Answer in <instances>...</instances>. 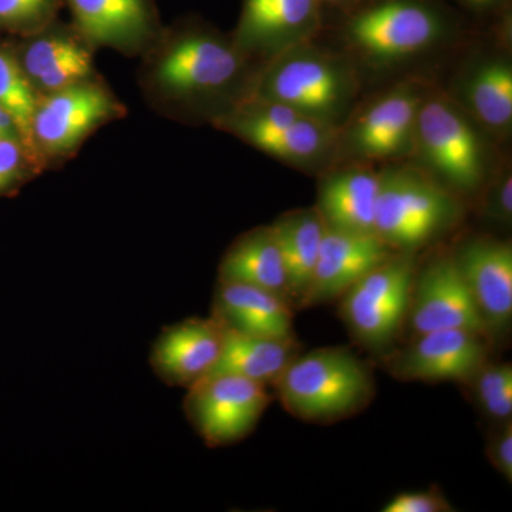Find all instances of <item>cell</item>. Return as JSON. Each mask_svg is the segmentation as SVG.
Instances as JSON below:
<instances>
[{
  "mask_svg": "<svg viewBox=\"0 0 512 512\" xmlns=\"http://www.w3.org/2000/svg\"><path fill=\"white\" fill-rule=\"evenodd\" d=\"M279 399L298 419L329 423L369 403V369L345 349H319L296 356L275 382Z\"/></svg>",
  "mask_w": 512,
  "mask_h": 512,
  "instance_id": "5b68a950",
  "label": "cell"
},
{
  "mask_svg": "<svg viewBox=\"0 0 512 512\" xmlns=\"http://www.w3.org/2000/svg\"><path fill=\"white\" fill-rule=\"evenodd\" d=\"M453 256L488 330L507 328L512 318L510 242L474 238Z\"/></svg>",
  "mask_w": 512,
  "mask_h": 512,
  "instance_id": "d6986e66",
  "label": "cell"
},
{
  "mask_svg": "<svg viewBox=\"0 0 512 512\" xmlns=\"http://www.w3.org/2000/svg\"><path fill=\"white\" fill-rule=\"evenodd\" d=\"M457 2L473 12L488 13L500 8L505 0H457Z\"/></svg>",
  "mask_w": 512,
  "mask_h": 512,
  "instance_id": "836d02e7",
  "label": "cell"
},
{
  "mask_svg": "<svg viewBox=\"0 0 512 512\" xmlns=\"http://www.w3.org/2000/svg\"><path fill=\"white\" fill-rule=\"evenodd\" d=\"M25 37L16 57L37 96L96 77L93 49L72 25L57 19Z\"/></svg>",
  "mask_w": 512,
  "mask_h": 512,
  "instance_id": "2e32d148",
  "label": "cell"
},
{
  "mask_svg": "<svg viewBox=\"0 0 512 512\" xmlns=\"http://www.w3.org/2000/svg\"><path fill=\"white\" fill-rule=\"evenodd\" d=\"M429 87L407 80L357 106L338 127L335 164L413 157L417 119Z\"/></svg>",
  "mask_w": 512,
  "mask_h": 512,
  "instance_id": "52a82bcc",
  "label": "cell"
},
{
  "mask_svg": "<svg viewBox=\"0 0 512 512\" xmlns=\"http://www.w3.org/2000/svg\"><path fill=\"white\" fill-rule=\"evenodd\" d=\"M393 252L376 234H355L326 227L311 286L301 306L308 308L342 298L362 276Z\"/></svg>",
  "mask_w": 512,
  "mask_h": 512,
  "instance_id": "ac0fdd59",
  "label": "cell"
},
{
  "mask_svg": "<svg viewBox=\"0 0 512 512\" xmlns=\"http://www.w3.org/2000/svg\"><path fill=\"white\" fill-rule=\"evenodd\" d=\"M225 329L214 316L190 318L161 330L150 365L161 382L190 389L210 375L224 348Z\"/></svg>",
  "mask_w": 512,
  "mask_h": 512,
  "instance_id": "e0dca14e",
  "label": "cell"
},
{
  "mask_svg": "<svg viewBox=\"0 0 512 512\" xmlns=\"http://www.w3.org/2000/svg\"><path fill=\"white\" fill-rule=\"evenodd\" d=\"M416 279L412 252H393L342 296L346 325L369 349L387 348L407 318Z\"/></svg>",
  "mask_w": 512,
  "mask_h": 512,
  "instance_id": "30bf717a",
  "label": "cell"
},
{
  "mask_svg": "<svg viewBox=\"0 0 512 512\" xmlns=\"http://www.w3.org/2000/svg\"><path fill=\"white\" fill-rule=\"evenodd\" d=\"M212 316L225 329L245 335L295 338L289 302L256 286L218 281Z\"/></svg>",
  "mask_w": 512,
  "mask_h": 512,
  "instance_id": "7402d4cb",
  "label": "cell"
},
{
  "mask_svg": "<svg viewBox=\"0 0 512 512\" xmlns=\"http://www.w3.org/2000/svg\"><path fill=\"white\" fill-rule=\"evenodd\" d=\"M485 192V211L495 221L511 222L512 218V178L507 167L501 168L497 174L490 175Z\"/></svg>",
  "mask_w": 512,
  "mask_h": 512,
  "instance_id": "f546056e",
  "label": "cell"
},
{
  "mask_svg": "<svg viewBox=\"0 0 512 512\" xmlns=\"http://www.w3.org/2000/svg\"><path fill=\"white\" fill-rule=\"evenodd\" d=\"M478 402L488 416L498 421L511 420L512 367L510 363H485L473 377Z\"/></svg>",
  "mask_w": 512,
  "mask_h": 512,
  "instance_id": "83f0119b",
  "label": "cell"
},
{
  "mask_svg": "<svg viewBox=\"0 0 512 512\" xmlns=\"http://www.w3.org/2000/svg\"><path fill=\"white\" fill-rule=\"evenodd\" d=\"M187 390L185 416L208 447L245 439L271 403L264 384L234 375H210Z\"/></svg>",
  "mask_w": 512,
  "mask_h": 512,
  "instance_id": "8fae6325",
  "label": "cell"
},
{
  "mask_svg": "<svg viewBox=\"0 0 512 512\" xmlns=\"http://www.w3.org/2000/svg\"><path fill=\"white\" fill-rule=\"evenodd\" d=\"M214 126L296 167L335 165L338 127L261 100H244Z\"/></svg>",
  "mask_w": 512,
  "mask_h": 512,
  "instance_id": "ba28073f",
  "label": "cell"
},
{
  "mask_svg": "<svg viewBox=\"0 0 512 512\" xmlns=\"http://www.w3.org/2000/svg\"><path fill=\"white\" fill-rule=\"evenodd\" d=\"M484 133L450 94L429 90L417 119L413 151L417 167L458 197L476 194L491 174Z\"/></svg>",
  "mask_w": 512,
  "mask_h": 512,
  "instance_id": "277c9868",
  "label": "cell"
},
{
  "mask_svg": "<svg viewBox=\"0 0 512 512\" xmlns=\"http://www.w3.org/2000/svg\"><path fill=\"white\" fill-rule=\"evenodd\" d=\"M451 505L446 498L434 491L403 493L394 497L383 512H447Z\"/></svg>",
  "mask_w": 512,
  "mask_h": 512,
  "instance_id": "4dcf8cb0",
  "label": "cell"
},
{
  "mask_svg": "<svg viewBox=\"0 0 512 512\" xmlns=\"http://www.w3.org/2000/svg\"><path fill=\"white\" fill-rule=\"evenodd\" d=\"M320 2H322L323 8L328 6V8L333 9L352 10L355 9L356 6L365 3V0H320Z\"/></svg>",
  "mask_w": 512,
  "mask_h": 512,
  "instance_id": "e575fe53",
  "label": "cell"
},
{
  "mask_svg": "<svg viewBox=\"0 0 512 512\" xmlns=\"http://www.w3.org/2000/svg\"><path fill=\"white\" fill-rule=\"evenodd\" d=\"M298 350L295 338H266L225 329L224 348L210 375H234L266 386L278 380Z\"/></svg>",
  "mask_w": 512,
  "mask_h": 512,
  "instance_id": "cb8c5ba5",
  "label": "cell"
},
{
  "mask_svg": "<svg viewBox=\"0 0 512 512\" xmlns=\"http://www.w3.org/2000/svg\"><path fill=\"white\" fill-rule=\"evenodd\" d=\"M144 53L141 87L173 119L214 124L245 100L259 69L232 36L191 20L161 29Z\"/></svg>",
  "mask_w": 512,
  "mask_h": 512,
  "instance_id": "6da1fadb",
  "label": "cell"
},
{
  "mask_svg": "<svg viewBox=\"0 0 512 512\" xmlns=\"http://www.w3.org/2000/svg\"><path fill=\"white\" fill-rule=\"evenodd\" d=\"M454 100L484 128L505 138L512 127V64L505 53H488L473 60L458 77Z\"/></svg>",
  "mask_w": 512,
  "mask_h": 512,
  "instance_id": "44dd1931",
  "label": "cell"
},
{
  "mask_svg": "<svg viewBox=\"0 0 512 512\" xmlns=\"http://www.w3.org/2000/svg\"><path fill=\"white\" fill-rule=\"evenodd\" d=\"M72 26L92 49L136 55L163 29L154 0H63Z\"/></svg>",
  "mask_w": 512,
  "mask_h": 512,
  "instance_id": "5bb4252c",
  "label": "cell"
},
{
  "mask_svg": "<svg viewBox=\"0 0 512 512\" xmlns=\"http://www.w3.org/2000/svg\"><path fill=\"white\" fill-rule=\"evenodd\" d=\"M487 363L484 336L460 329L421 333L393 360L394 375L419 382H468Z\"/></svg>",
  "mask_w": 512,
  "mask_h": 512,
  "instance_id": "9a60e30c",
  "label": "cell"
},
{
  "mask_svg": "<svg viewBox=\"0 0 512 512\" xmlns=\"http://www.w3.org/2000/svg\"><path fill=\"white\" fill-rule=\"evenodd\" d=\"M503 426L495 431L488 444V457L508 483L512 481V424L511 420L501 421Z\"/></svg>",
  "mask_w": 512,
  "mask_h": 512,
  "instance_id": "1f68e13d",
  "label": "cell"
},
{
  "mask_svg": "<svg viewBox=\"0 0 512 512\" xmlns=\"http://www.w3.org/2000/svg\"><path fill=\"white\" fill-rule=\"evenodd\" d=\"M458 195L413 165L382 170L376 235L394 252H414L453 227Z\"/></svg>",
  "mask_w": 512,
  "mask_h": 512,
  "instance_id": "8992f818",
  "label": "cell"
},
{
  "mask_svg": "<svg viewBox=\"0 0 512 512\" xmlns=\"http://www.w3.org/2000/svg\"><path fill=\"white\" fill-rule=\"evenodd\" d=\"M218 274V281L256 286L291 302L284 258L271 225L241 235L222 256Z\"/></svg>",
  "mask_w": 512,
  "mask_h": 512,
  "instance_id": "603a6c76",
  "label": "cell"
},
{
  "mask_svg": "<svg viewBox=\"0 0 512 512\" xmlns=\"http://www.w3.org/2000/svg\"><path fill=\"white\" fill-rule=\"evenodd\" d=\"M322 18L320 0H244L232 39L262 66L292 47L315 42Z\"/></svg>",
  "mask_w": 512,
  "mask_h": 512,
  "instance_id": "7c38bea8",
  "label": "cell"
},
{
  "mask_svg": "<svg viewBox=\"0 0 512 512\" xmlns=\"http://www.w3.org/2000/svg\"><path fill=\"white\" fill-rule=\"evenodd\" d=\"M288 275L291 302L301 306L311 286L326 224L315 208L282 215L271 225Z\"/></svg>",
  "mask_w": 512,
  "mask_h": 512,
  "instance_id": "d4e9b609",
  "label": "cell"
},
{
  "mask_svg": "<svg viewBox=\"0 0 512 512\" xmlns=\"http://www.w3.org/2000/svg\"><path fill=\"white\" fill-rule=\"evenodd\" d=\"M359 69L345 52L315 42L292 47L256 70L247 99L269 101L339 127L357 106Z\"/></svg>",
  "mask_w": 512,
  "mask_h": 512,
  "instance_id": "7a4b0ae2",
  "label": "cell"
},
{
  "mask_svg": "<svg viewBox=\"0 0 512 512\" xmlns=\"http://www.w3.org/2000/svg\"><path fill=\"white\" fill-rule=\"evenodd\" d=\"M407 318L414 335L446 329L490 335L453 255L434 258L414 279Z\"/></svg>",
  "mask_w": 512,
  "mask_h": 512,
  "instance_id": "4fadbf2b",
  "label": "cell"
},
{
  "mask_svg": "<svg viewBox=\"0 0 512 512\" xmlns=\"http://www.w3.org/2000/svg\"><path fill=\"white\" fill-rule=\"evenodd\" d=\"M0 138H10V140H18L22 143L15 120L10 116L9 111L3 109L2 106H0Z\"/></svg>",
  "mask_w": 512,
  "mask_h": 512,
  "instance_id": "d6a6232c",
  "label": "cell"
},
{
  "mask_svg": "<svg viewBox=\"0 0 512 512\" xmlns=\"http://www.w3.org/2000/svg\"><path fill=\"white\" fill-rule=\"evenodd\" d=\"M37 97L39 96L23 73L18 57L10 50L0 47V106L9 111L19 128L23 146L42 167L32 144V119Z\"/></svg>",
  "mask_w": 512,
  "mask_h": 512,
  "instance_id": "484cf974",
  "label": "cell"
},
{
  "mask_svg": "<svg viewBox=\"0 0 512 512\" xmlns=\"http://www.w3.org/2000/svg\"><path fill=\"white\" fill-rule=\"evenodd\" d=\"M63 0H0V30L32 35L59 19Z\"/></svg>",
  "mask_w": 512,
  "mask_h": 512,
  "instance_id": "4316f807",
  "label": "cell"
},
{
  "mask_svg": "<svg viewBox=\"0 0 512 512\" xmlns=\"http://www.w3.org/2000/svg\"><path fill=\"white\" fill-rule=\"evenodd\" d=\"M382 170L372 164L333 165L319 183L318 205L326 227L355 234H376Z\"/></svg>",
  "mask_w": 512,
  "mask_h": 512,
  "instance_id": "ffe728a7",
  "label": "cell"
},
{
  "mask_svg": "<svg viewBox=\"0 0 512 512\" xmlns=\"http://www.w3.org/2000/svg\"><path fill=\"white\" fill-rule=\"evenodd\" d=\"M42 170L20 141L0 138V195L25 183Z\"/></svg>",
  "mask_w": 512,
  "mask_h": 512,
  "instance_id": "f1b7e54d",
  "label": "cell"
},
{
  "mask_svg": "<svg viewBox=\"0 0 512 512\" xmlns=\"http://www.w3.org/2000/svg\"><path fill=\"white\" fill-rule=\"evenodd\" d=\"M450 26L427 0H373L352 9L340 36L343 52L356 66L386 69L439 49L450 37Z\"/></svg>",
  "mask_w": 512,
  "mask_h": 512,
  "instance_id": "3957f363",
  "label": "cell"
},
{
  "mask_svg": "<svg viewBox=\"0 0 512 512\" xmlns=\"http://www.w3.org/2000/svg\"><path fill=\"white\" fill-rule=\"evenodd\" d=\"M126 114L123 104L96 77L37 97L32 144L43 168L79 150L97 128Z\"/></svg>",
  "mask_w": 512,
  "mask_h": 512,
  "instance_id": "9c48e42d",
  "label": "cell"
}]
</instances>
